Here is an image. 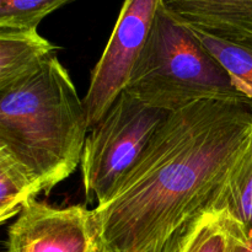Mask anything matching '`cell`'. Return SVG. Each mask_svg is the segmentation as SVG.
Segmentation results:
<instances>
[{
  "mask_svg": "<svg viewBox=\"0 0 252 252\" xmlns=\"http://www.w3.org/2000/svg\"><path fill=\"white\" fill-rule=\"evenodd\" d=\"M252 129V106L199 101L170 112L132 169L93 212L111 252H161L208 212Z\"/></svg>",
  "mask_w": 252,
  "mask_h": 252,
  "instance_id": "1",
  "label": "cell"
},
{
  "mask_svg": "<svg viewBox=\"0 0 252 252\" xmlns=\"http://www.w3.org/2000/svg\"><path fill=\"white\" fill-rule=\"evenodd\" d=\"M84 101L57 56L27 80L0 91V152L48 193L81 164L89 134Z\"/></svg>",
  "mask_w": 252,
  "mask_h": 252,
  "instance_id": "2",
  "label": "cell"
},
{
  "mask_svg": "<svg viewBox=\"0 0 252 252\" xmlns=\"http://www.w3.org/2000/svg\"><path fill=\"white\" fill-rule=\"evenodd\" d=\"M126 91L166 112L199 101L250 105L192 30L169 14L161 2Z\"/></svg>",
  "mask_w": 252,
  "mask_h": 252,
  "instance_id": "3",
  "label": "cell"
},
{
  "mask_svg": "<svg viewBox=\"0 0 252 252\" xmlns=\"http://www.w3.org/2000/svg\"><path fill=\"white\" fill-rule=\"evenodd\" d=\"M170 112L123 91L102 120L89 130L81 158L86 199L102 203L137 162Z\"/></svg>",
  "mask_w": 252,
  "mask_h": 252,
  "instance_id": "4",
  "label": "cell"
},
{
  "mask_svg": "<svg viewBox=\"0 0 252 252\" xmlns=\"http://www.w3.org/2000/svg\"><path fill=\"white\" fill-rule=\"evenodd\" d=\"M161 0H125L102 56L94 66L84 96L89 129L95 127L126 91L152 33Z\"/></svg>",
  "mask_w": 252,
  "mask_h": 252,
  "instance_id": "5",
  "label": "cell"
},
{
  "mask_svg": "<svg viewBox=\"0 0 252 252\" xmlns=\"http://www.w3.org/2000/svg\"><path fill=\"white\" fill-rule=\"evenodd\" d=\"M95 235L93 212L33 199L7 231L6 252H88Z\"/></svg>",
  "mask_w": 252,
  "mask_h": 252,
  "instance_id": "6",
  "label": "cell"
},
{
  "mask_svg": "<svg viewBox=\"0 0 252 252\" xmlns=\"http://www.w3.org/2000/svg\"><path fill=\"white\" fill-rule=\"evenodd\" d=\"M208 212L218 214L235 243L252 236V129Z\"/></svg>",
  "mask_w": 252,
  "mask_h": 252,
  "instance_id": "7",
  "label": "cell"
},
{
  "mask_svg": "<svg viewBox=\"0 0 252 252\" xmlns=\"http://www.w3.org/2000/svg\"><path fill=\"white\" fill-rule=\"evenodd\" d=\"M58 49L37 29H0V91L38 73Z\"/></svg>",
  "mask_w": 252,
  "mask_h": 252,
  "instance_id": "8",
  "label": "cell"
},
{
  "mask_svg": "<svg viewBox=\"0 0 252 252\" xmlns=\"http://www.w3.org/2000/svg\"><path fill=\"white\" fill-rule=\"evenodd\" d=\"M185 25L211 32L252 31V0H161Z\"/></svg>",
  "mask_w": 252,
  "mask_h": 252,
  "instance_id": "9",
  "label": "cell"
},
{
  "mask_svg": "<svg viewBox=\"0 0 252 252\" xmlns=\"http://www.w3.org/2000/svg\"><path fill=\"white\" fill-rule=\"evenodd\" d=\"M189 27L252 106V31L221 33Z\"/></svg>",
  "mask_w": 252,
  "mask_h": 252,
  "instance_id": "10",
  "label": "cell"
},
{
  "mask_svg": "<svg viewBox=\"0 0 252 252\" xmlns=\"http://www.w3.org/2000/svg\"><path fill=\"white\" fill-rule=\"evenodd\" d=\"M37 182L6 153L0 152V221L17 217L41 193Z\"/></svg>",
  "mask_w": 252,
  "mask_h": 252,
  "instance_id": "11",
  "label": "cell"
},
{
  "mask_svg": "<svg viewBox=\"0 0 252 252\" xmlns=\"http://www.w3.org/2000/svg\"><path fill=\"white\" fill-rule=\"evenodd\" d=\"M74 0H0V29H37L42 20Z\"/></svg>",
  "mask_w": 252,
  "mask_h": 252,
  "instance_id": "12",
  "label": "cell"
},
{
  "mask_svg": "<svg viewBox=\"0 0 252 252\" xmlns=\"http://www.w3.org/2000/svg\"><path fill=\"white\" fill-rule=\"evenodd\" d=\"M229 249L230 234L218 214L212 212L189 252H229Z\"/></svg>",
  "mask_w": 252,
  "mask_h": 252,
  "instance_id": "13",
  "label": "cell"
},
{
  "mask_svg": "<svg viewBox=\"0 0 252 252\" xmlns=\"http://www.w3.org/2000/svg\"><path fill=\"white\" fill-rule=\"evenodd\" d=\"M211 214L212 212H204L201 216L196 217L189 223L182 226L169 239L161 252H189L193 241L201 233L204 224L208 221Z\"/></svg>",
  "mask_w": 252,
  "mask_h": 252,
  "instance_id": "14",
  "label": "cell"
},
{
  "mask_svg": "<svg viewBox=\"0 0 252 252\" xmlns=\"http://www.w3.org/2000/svg\"><path fill=\"white\" fill-rule=\"evenodd\" d=\"M229 252H252V236L244 243H235L230 239Z\"/></svg>",
  "mask_w": 252,
  "mask_h": 252,
  "instance_id": "15",
  "label": "cell"
},
{
  "mask_svg": "<svg viewBox=\"0 0 252 252\" xmlns=\"http://www.w3.org/2000/svg\"><path fill=\"white\" fill-rule=\"evenodd\" d=\"M88 252H111V251L106 248L105 244L101 241V239L98 238V235L96 234V231H95L93 243H91V246H90V249H89Z\"/></svg>",
  "mask_w": 252,
  "mask_h": 252,
  "instance_id": "16",
  "label": "cell"
}]
</instances>
